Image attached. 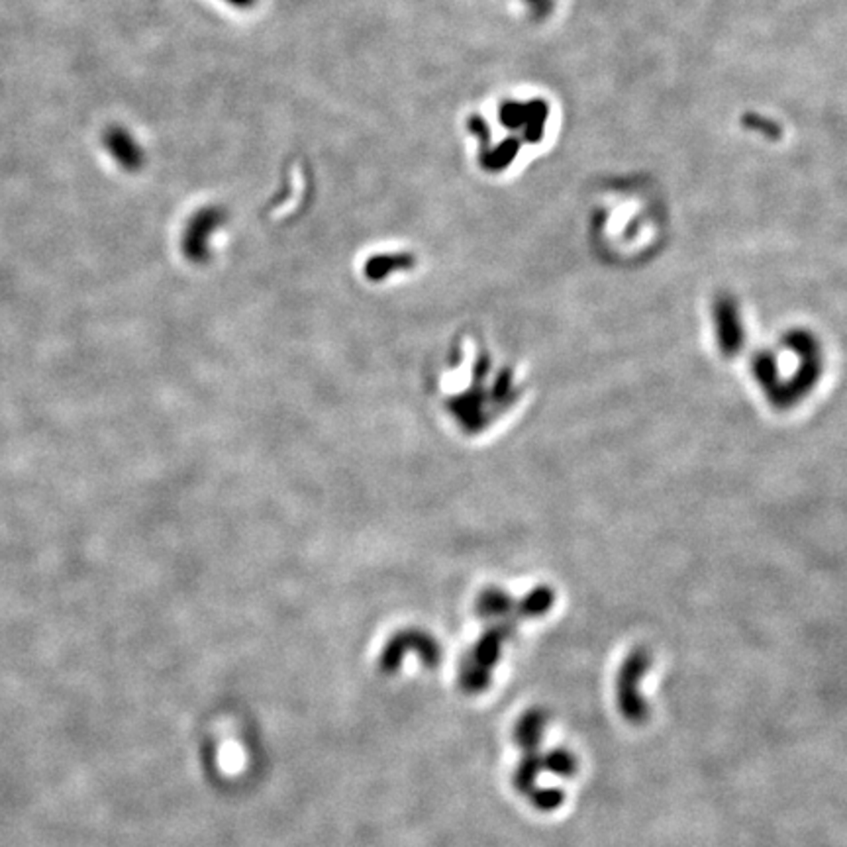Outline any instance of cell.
Segmentation results:
<instances>
[{
	"label": "cell",
	"instance_id": "cell-6",
	"mask_svg": "<svg viewBox=\"0 0 847 847\" xmlns=\"http://www.w3.org/2000/svg\"><path fill=\"white\" fill-rule=\"evenodd\" d=\"M226 3L236 8H251L255 4V0H226Z\"/></svg>",
	"mask_w": 847,
	"mask_h": 847
},
{
	"label": "cell",
	"instance_id": "cell-2",
	"mask_svg": "<svg viewBox=\"0 0 847 847\" xmlns=\"http://www.w3.org/2000/svg\"><path fill=\"white\" fill-rule=\"evenodd\" d=\"M651 659L647 655L646 649H638L631 654L626 663L620 669V677H618V709L622 716L631 724H644L647 720V702L646 698L639 694L638 685L641 681V677L646 675L649 669Z\"/></svg>",
	"mask_w": 847,
	"mask_h": 847
},
{
	"label": "cell",
	"instance_id": "cell-1",
	"mask_svg": "<svg viewBox=\"0 0 847 847\" xmlns=\"http://www.w3.org/2000/svg\"><path fill=\"white\" fill-rule=\"evenodd\" d=\"M545 725V714L542 710L526 712L516 724L514 738L520 748L524 749V759L518 765L514 775V787L520 793L532 798L537 793L536 780L542 771V756H539V743H542V730Z\"/></svg>",
	"mask_w": 847,
	"mask_h": 847
},
{
	"label": "cell",
	"instance_id": "cell-5",
	"mask_svg": "<svg viewBox=\"0 0 847 847\" xmlns=\"http://www.w3.org/2000/svg\"><path fill=\"white\" fill-rule=\"evenodd\" d=\"M537 810H555L563 803V793L557 788H537V793L529 798Z\"/></svg>",
	"mask_w": 847,
	"mask_h": 847
},
{
	"label": "cell",
	"instance_id": "cell-3",
	"mask_svg": "<svg viewBox=\"0 0 847 847\" xmlns=\"http://www.w3.org/2000/svg\"><path fill=\"white\" fill-rule=\"evenodd\" d=\"M102 145L124 171L137 173L145 165V153L136 137L122 126H110L102 134Z\"/></svg>",
	"mask_w": 847,
	"mask_h": 847
},
{
	"label": "cell",
	"instance_id": "cell-4",
	"mask_svg": "<svg viewBox=\"0 0 847 847\" xmlns=\"http://www.w3.org/2000/svg\"><path fill=\"white\" fill-rule=\"evenodd\" d=\"M542 771L555 772L560 777H571L576 771V759L565 749L549 751L545 757H542Z\"/></svg>",
	"mask_w": 847,
	"mask_h": 847
}]
</instances>
